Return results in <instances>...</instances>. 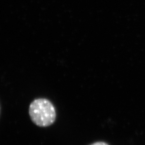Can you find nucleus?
<instances>
[{
  "mask_svg": "<svg viewBox=\"0 0 145 145\" xmlns=\"http://www.w3.org/2000/svg\"><path fill=\"white\" fill-rule=\"evenodd\" d=\"M29 114L32 121L40 127L50 126L56 118V112L53 104L45 99H36L31 103Z\"/></svg>",
  "mask_w": 145,
  "mask_h": 145,
  "instance_id": "obj_1",
  "label": "nucleus"
},
{
  "mask_svg": "<svg viewBox=\"0 0 145 145\" xmlns=\"http://www.w3.org/2000/svg\"><path fill=\"white\" fill-rule=\"evenodd\" d=\"M90 145H109L108 144H107L105 142H95V143H93V144Z\"/></svg>",
  "mask_w": 145,
  "mask_h": 145,
  "instance_id": "obj_2",
  "label": "nucleus"
}]
</instances>
